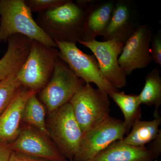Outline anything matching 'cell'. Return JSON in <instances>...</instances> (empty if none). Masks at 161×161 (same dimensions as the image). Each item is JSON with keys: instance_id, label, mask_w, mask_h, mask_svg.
<instances>
[{"instance_id": "1", "label": "cell", "mask_w": 161, "mask_h": 161, "mask_svg": "<svg viewBox=\"0 0 161 161\" xmlns=\"http://www.w3.org/2000/svg\"><path fill=\"white\" fill-rule=\"evenodd\" d=\"M92 1L67 0L62 5L38 14L36 21L52 40L76 43L81 33Z\"/></svg>"}, {"instance_id": "2", "label": "cell", "mask_w": 161, "mask_h": 161, "mask_svg": "<svg viewBox=\"0 0 161 161\" xmlns=\"http://www.w3.org/2000/svg\"><path fill=\"white\" fill-rule=\"evenodd\" d=\"M0 43L14 35H20L32 41L58 48L57 43L42 30L33 18L24 0H0Z\"/></svg>"}, {"instance_id": "3", "label": "cell", "mask_w": 161, "mask_h": 161, "mask_svg": "<svg viewBox=\"0 0 161 161\" xmlns=\"http://www.w3.org/2000/svg\"><path fill=\"white\" fill-rule=\"evenodd\" d=\"M58 58V48L32 41L28 56L16 75L21 86L39 93L50 80Z\"/></svg>"}, {"instance_id": "4", "label": "cell", "mask_w": 161, "mask_h": 161, "mask_svg": "<svg viewBox=\"0 0 161 161\" xmlns=\"http://www.w3.org/2000/svg\"><path fill=\"white\" fill-rule=\"evenodd\" d=\"M83 133L98 125L110 115L109 96L107 92L85 83L69 101Z\"/></svg>"}, {"instance_id": "5", "label": "cell", "mask_w": 161, "mask_h": 161, "mask_svg": "<svg viewBox=\"0 0 161 161\" xmlns=\"http://www.w3.org/2000/svg\"><path fill=\"white\" fill-rule=\"evenodd\" d=\"M47 128L50 137L67 160L78 152L83 132L75 118L69 103L48 113Z\"/></svg>"}, {"instance_id": "6", "label": "cell", "mask_w": 161, "mask_h": 161, "mask_svg": "<svg viewBox=\"0 0 161 161\" xmlns=\"http://www.w3.org/2000/svg\"><path fill=\"white\" fill-rule=\"evenodd\" d=\"M85 82L59 58L53 73L46 86L39 92V99L50 113L69 103Z\"/></svg>"}, {"instance_id": "7", "label": "cell", "mask_w": 161, "mask_h": 161, "mask_svg": "<svg viewBox=\"0 0 161 161\" xmlns=\"http://www.w3.org/2000/svg\"><path fill=\"white\" fill-rule=\"evenodd\" d=\"M123 121L109 116L98 125L83 134L74 161H92L116 141L127 134Z\"/></svg>"}, {"instance_id": "8", "label": "cell", "mask_w": 161, "mask_h": 161, "mask_svg": "<svg viewBox=\"0 0 161 161\" xmlns=\"http://www.w3.org/2000/svg\"><path fill=\"white\" fill-rule=\"evenodd\" d=\"M55 42L58 46V58L65 62L86 83L95 84L98 88L103 90L108 94L119 91L104 77L94 55L84 53L75 43Z\"/></svg>"}, {"instance_id": "9", "label": "cell", "mask_w": 161, "mask_h": 161, "mask_svg": "<svg viewBox=\"0 0 161 161\" xmlns=\"http://www.w3.org/2000/svg\"><path fill=\"white\" fill-rule=\"evenodd\" d=\"M78 43L92 51L98 61L102 74L108 82L119 90L126 86L127 76L118 63L125 43L108 40L78 41Z\"/></svg>"}, {"instance_id": "10", "label": "cell", "mask_w": 161, "mask_h": 161, "mask_svg": "<svg viewBox=\"0 0 161 161\" xmlns=\"http://www.w3.org/2000/svg\"><path fill=\"white\" fill-rule=\"evenodd\" d=\"M13 152L49 161H68L49 136L34 127L21 126L17 138L9 144Z\"/></svg>"}, {"instance_id": "11", "label": "cell", "mask_w": 161, "mask_h": 161, "mask_svg": "<svg viewBox=\"0 0 161 161\" xmlns=\"http://www.w3.org/2000/svg\"><path fill=\"white\" fill-rule=\"evenodd\" d=\"M153 35L148 24L139 25L124 44L118 63L127 76L147 67L152 61L150 46Z\"/></svg>"}, {"instance_id": "12", "label": "cell", "mask_w": 161, "mask_h": 161, "mask_svg": "<svg viewBox=\"0 0 161 161\" xmlns=\"http://www.w3.org/2000/svg\"><path fill=\"white\" fill-rule=\"evenodd\" d=\"M135 13L131 1H116L109 23L102 36L103 41L125 43L139 26L136 21Z\"/></svg>"}, {"instance_id": "13", "label": "cell", "mask_w": 161, "mask_h": 161, "mask_svg": "<svg viewBox=\"0 0 161 161\" xmlns=\"http://www.w3.org/2000/svg\"><path fill=\"white\" fill-rule=\"evenodd\" d=\"M34 93H37L21 87L0 115V143L9 144L17 138L21 130L24 107L28 98Z\"/></svg>"}, {"instance_id": "14", "label": "cell", "mask_w": 161, "mask_h": 161, "mask_svg": "<svg viewBox=\"0 0 161 161\" xmlns=\"http://www.w3.org/2000/svg\"><path fill=\"white\" fill-rule=\"evenodd\" d=\"M115 3L112 0L92 1L88 9L80 41H91L96 40L98 36H102L109 23Z\"/></svg>"}, {"instance_id": "15", "label": "cell", "mask_w": 161, "mask_h": 161, "mask_svg": "<svg viewBox=\"0 0 161 161\" xmlns=\"http://www.w3.org/2000/svg\"><path fill=\"white\" fill-rule=\"evenodd\" d=\"M31 42L22 35H14L9 38L7 50L0 59V82L17 74L28 56Z\"/></svg>"}, {"instance_id": "16", "label": "cell", "mask_w": 161, "mask_h": 161, "mask_svg": "<svg viewBox=\"0 0 161 161\" xmlns=\"http://www.w3.org/2000/svg\"><path fill=\"white\" fill-rule=\"evenodd\" d=\"M146 147H133L116 141L99 153L92 161H154Z\"/></svg>"}, {"instance_id": "17", "label": "cell", "mask_w": 161, "mask_h": 161, "mask_svg": "<svg viewBox=\"0 0 161 161\" xmlns=\"http://www.w3.org/2000/svg\"><path fill=\"white\" fill-rule=\"evenodd\" d=\"M161 124L160 117L151 120L137 119L132 125L130 133L121 141L133 147H145L158 135L161 130L159 129Z\"/></svg>"}, {"instance_id": "18", "label": "cell", "mask_w": 161, "mask_h": 161, "mask_svg": "<svg viewBox=\"0 0 161 161\" xmlns=\"http://www.w3.org/2000/svg\"><path fill=\"white\" fill-rule=\"evenodd\" d=\"M138 98L141 104L154 107V118L160 117L158 110L161 104V78L158 66L148 73L143 88L138 95Z\"/></svg>"}, {"instance_id": "19", "label": "cell", "mask_w": 161, "mask_h": 161, "mask_svg": "<svg viewBox=\"0 0 161 161\" xmlns=\"http://www.w3.org/2000/svg\"><path fill=\"white\" fill-rule=\"evenodd\" d=\"M108 95L121 110L124 116L123 122L127 132H129L134 122L141 119L142 116L138 95H127L124 92L119 91L109 93Z\"/></svg>"}, {"instance_id": "20", "label": "cell", "mask_w": 161, "mask_h": 161, "mask_svg": "<svg viewBox=\"0 0 161 161\" xmlns=\"http://www.w3.org/2000/svg\"><path fill=\"white\" fill-rule=\"evenodd\" d=\"M46 108L37 96L32 94L26 102L22 115V121L26 125L34 127L49 136L47 128Z\"/></svg>"}, {"instance_id": "21", "label": "cell", "mask_w": 161, "mask_h": 161, "mask_svg": "<svg viewBox=\"0 0 161 161\" xmlns=\"http://www.w3.org/2000/svg\"><path fill=\"white\" fill-rule=\"evenodd\" d=\"M16 75H11L0 82V115L22 87Z\"/></svg>"}, {"instance_id": "22", "label": "cell", "mask_w": 161, "mask_h": 161, "mask_svg": "<svg viewBox=\"0 0 161 161\" xmlns=\"http://www.w3.org/2000/svg\"><path fill=\"white\" fill-rule=\"evenodd\" d=\"M31 12L38 14L60 6L67 0H24Z\"/></svg>"}, {"instance_id": "23", "label": "cell", "mask_w": 161, "mask_h": 161, "mask_svg": "<svg viewBox=\"0 0 161 161\" xmlns=\"http://www.w3.org/2000/svg\"><path fill=\"white\" fill-rule=\"evenodd\" d=\"M150 54L152 60L156 64L161 66V31L153 36L150 46Z\"/></svg>"}, {"instance_id": "24", "label": "cell", "mask_w": 161, "mask_h": 161, "mask_svg": "<svg viewBox=\"0 0 161 161\" xmlns=\"http://www.w3.org/2000/svg\"><path fill=\"white\" fill-rule=\"evenodd\" d=\"M148 148L155 160L159 157L161 154V130L151 142L150 147Z\"/></svg>"}, {"instance_id": "25", "label": "cell", "mask_w": 161, "mask_h": 161, "mask_svg": "<svg viewBox=\"0 0 161 161\" xmlns=\"http://www.w3.org/2000/svg\"><path fill=\"white\" fill-rule=\"evenodd\" d=\"M8 161H49L43 159L32 157L18 153L12 152Z\"/></svg>"}, {"instance_id": "26", "label": "cell", "mask_w": 161, "mask_h": 161, "mask_svg": "<svg viewBox=\"0 0 161 161\" xmlns=\"http://www.w3.org/2000/svg\"><path fill=\"white\" fill-rule=\"evenodd\" d=\"M12 151L9 144L0 143V161H8Z\"/></svg>"}, {"instance_id": "27", "label": "cell", "mask_w": 161, "mask_h": 161, "mask_svg": "<svg viewBox=\"0 0 161 161\" xmlns=\"http://www.w3.org/2000/svg\"><path fill=\"white\" fill-rule=\"evenodd\" d=\"M68 161H74L73 160V159H71V160H68Z\"/></svg>"}, {"instance_id": "28", "label": "cell", "mask_w": 161, "mask_h": 161, "mask_svg": "<svg viewBox=\"0 0 161 161\" xmlns=\"http://www.w3.org/2000/svg\"><path fill=\"white\" fill-rule=\"evenodd\" d=\"M0 22H1V16H0Z\"/></svg>"}]
</instances>
